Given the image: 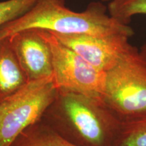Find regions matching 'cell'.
<instances>
[{
  "label": "cell",
  "instance_id": "cell-1",
  "mask_svg": "<svg viewBox=\"0 0 146 146\" xmlns=\"http://www.w3.org/2000/svg\"><path fill=\"white\" fill-rule=\"evenodd\" d=\"M41 119L78 146H117L125 127L104 101L71 91H58Z\"/></svg>",
  "mask_w": 146,
  "mask_h": 146
},
{
  "label": "cell",
  "instance_id": "cell-2",
  "mask_svg": "<svg viewBox=\"0 0 146 146\" xmlns=\"http://www.w3.org/2000/svg\"><path fill=\"white\" fill-rule=\"evenodd\" d=\"M65 0H39L27 13L0 28V39L27 29H41L53 33L81 34L94 36L124 35L129 37L134 31L110 14L100 2H92L83 12L67 8Z\"/></svg>",
  "mask_w": 146,
  "mask_h": 146
},
{
  "label": "cell",
  "instance_id": "cell-3",
  "mask_svg": "<svg viewBox=\"0 0 146 146\" xmlns=\"http://www.w3.org/2000/svg\"><path fill=\"white\" fill-rule=\"evenodd\" d=\"M105 104L123 123L146 118V56L131 45L106 72Z\"/></svg>",
  "mask_w": 146,
  "mask_h": 146
},
{
  "label": "cell",
  "instance_id": "cell-4",
  "mask_svg": "<svg viewBox=\"0 0 146 146\" xmlns=\"http://www.w3.org/2000/svg\"><path fill=\"white\" fill-rule=\"evenodd\" d=\"M58 92L52 76L29 81L0 102V146H10L23 131L41 120Z\"/></svg>",
  "mask_w": 146,
  "mask_h": 146
},
{
  "label": "cell",
  "instance_id": "cell-5",
  "mask_svg": "<svg viewBox=\"0 0 146 146\" xmlns=\"http://www.w3.org/2000/svg\"><path fill=\"white\" fill-rule=\"evenodd\" d=\"M50 45L52 77L58 91H71L104 101L106 72L96 68L63 44L52 33L39 29Z\"/></svg>",
  "mask_w": 146,
  "mask_h": 146
},
{
  "label": "cell",
  "instance_id": "cell-6",
  "mask_svg": "<svg viewBox=\"0 0 146 146\" xmlns=\"http://www.w3.org/2000/svg\"><path fill=\"white\" fill-rule=\"evenodd\" d=\"M53 34L87 62L104 72L112 68L131 45L129 43L130 37L124 35L94 36Z\"/></svg>",
  "mask_w": 146,
  "mask_h": 146
},
{
  "label": "cell",
  "instance_id": "cell-7",
  "mask_svg": "<svg viewBox=\"0 0 146 146\" xmlns=\"http://www.w3.org/2000/svg\"><path fill=\"white\" fill-rule=\"evenodd\" d=\"M8 39L29 82L52 76V52L39 29L21 31Z\"/></svg>",
  "mask_w": 146,
  "mask_h": 146
},
{
  "label": "cell",
  "instance_id": "cell-8",
  "mask_svg": "<svg viewBox=\"0 0 146 146\" xmlns=\"http://www.w3.org/2000/svg\"><path fill=\"white\" fill-rule=\"evenodd\" d=\"M28 82L8 37L0 41V102L14 94Z\"/></svg>",
  "mask_w": 146,
  "mask_h": 146
},
{
  "label": "cell",
  "instance_id": "cell-9",
  "mask_svg": "<svg viewBox=\"0 0 146 146\" xmlns=\"http://www.w3.org/2000/svg\"><path fill=\"white\" fill-rule=\"evenodd\" d=\"M10 146H78L60 135L41 119L27 128Z\"/></svg>",
  "mask_w": 146,
  "mask_h": 146
},
{
  "label": "cell",
  "instance_id": "cell-10",
  "mask_svg": "<svg viewBox=\"0 0 146 146\" xmlns=\"http://www.w3.org/2000/svg\"><path fill=\"white\" fill-rule=\"evenodd\" d=\"M109 14L120 23L129 25L137 14H146V0H113L108 6Z\"/></svg>",
  "mask_w": 146,
  "mask_h": 146
},
{
  "label": "cell",
  "instance_id": "cell-11",
  "mask_svg": "<svg viewBox=\"0 0 146 146\" xmlns=\"http://www.w3.org/2000/svg\"><path fill=\"white\" fill-rule=\"evenodd\" d=\"M39 1L5 0L0 1V28L27 13Z\"/></svg>",
  "mask_w": 146,
  "mask_h": 146
},
{
  "label": "cell",
  "instance_id": "cell-12",
  "mask_svg": "<svg viewBox=\"0 0 146 146\" xmlns=\"http://www.w3.org/2000/svg\"><path fill=\"white\" fill-rule=\"evenodd\" d=\"M117 146H146V118L125 123Z\"/></svg>",
  "mask_w": 146,
  "mask_h": 146
},
{
  "label": "cell",
  "instance_id": "cell-13",
  "mask_svg": "<svg viewBox=\"0 0 146 146\" xmlns=\"http://www.w3.org/2000/svg\"><path fill=\"white\" fill-rule=\"evenodd\" d=\"M139 50H140V52L142 53V54H143V55H145V56H146V43L145 44L142 45Z\"/></svg>",
  "mask_w": 146,
  "mask_h": 146
},
{
  "label": "cell",
  "instance_id": "cell-14",
  "mask_svg": "<svg viewBox=\"0 0 146 146\" xmlns=\"http://www.w3.org/2000/svg\"><path fill=\"white\" fill-rule=\"evenodd\" d=\"M101 1H103V2H110V1H113V0H100Z\"/></svg>",
  "mask_w": 146,
  "mask_h": 146
}]
</instances>
